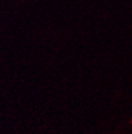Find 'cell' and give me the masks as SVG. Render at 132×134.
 <instances>
[]
</instances>
